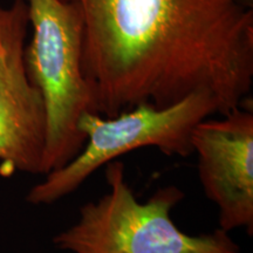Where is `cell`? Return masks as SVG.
Wrapping results in <instances>:
<instances>
[{
	"mask_svg": "<svg viewBox=\"0 0 253 253\" xmlns=\"http://www.w3.org/2000/svg\"><path fill=\"white\" fill-rule=\"evenodd\" d=\"M33 27L25 47V65L46 108L47 134L42 173L67 164L86 138L78 125L94 112L93 97L82 71L84 26L75 6L62 0H25Z\"/></svg>",
	"mask_w": 253,
	"mask_h": 253,
	"instance_id": "cell-3",
	"label": "cell"
},
{
	"mask_svg": "<svg viewBox=\"0 0 253 253\" xmlns=\"http://www.w3.org/2000/svg\"><path fill=\"white\" fill-rule=\"evenodd\" d=\"M28 9L25 0L0 6V171L41 175L47 119L40 90L25 65Z\"/></svg>",
	"mask_w": 253,
	"mask_h": 253,
	"instance_id": "cell-5",
	"label": "cell"
},
{
	"mask_svg": "<svg viewBox=\"0 0 253 253\" xmlns=\"http://www.w3.org/2000/svg\"><path fill=\"white\" fill-rule=\"evenodd\" d=\"M192 153L197 155L199 182L217 207L220 229H244L253 235V107L205 119L195 126Z\"/></svg>",
	"mask_w": 253,
	"mask_h": 253,
	"instance_id": "cell-6",
	"label": "cell"
},
{
	"mask_svg": "<svg viewBox=\"0 0 253 253\" xmlns=\"http://www.w3.org/2000/svg\"><path fill=\"white\" fill-rule=\"evenodd\" d=\"M84 26L94 112L175 104L207 91L230 113L251 100L253 11L243 0H62Z\"/></svg>",
	"mask_w": 253,
	"mask_h": 253,
	"instance_id": "cell-1",
	"label": "cell"
},
{
	"mask_svg": "<svg viewBox=\"0 0 253 253\" xmlns=\"http://www.w3.org/2000/svg\"><path fill=\"white\" fill-rule=\"evenodd\" d=\"M109 191L79 210L78 220L53 238L71 253H242L230 232L220 229L191 236L173 223L170 212L184 198L176 185L160 188L144 203L126 182L125 164H106Z\"/></svg>",
	"mask_w": 253,
	"mask_h": 253,
	"instance_id": "cell-2",
	"label": "cell"
},
{
	"mask_svg": "<svg viewBox=\"0 0 253 253\" xmlns=\"http://www.w3.org/2000/svg\"><path fill=\"white\" fill-rule=\"evenodd\" d=\"M213 114H219V104L207 91L168 107L141 103L112 118L84 113L78 125L86 138L84 148L67 164L46 173L45 179L30 190L26 201L36 205L55 203L77 191L99 168L140 148L188 157L192 154L195 126Z\"/></svg>",
	"mask_w": 253,
	"mask_h": 253,
	"instance_id": "cell-4",
	"label": "cell"
}]
</instances>
